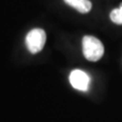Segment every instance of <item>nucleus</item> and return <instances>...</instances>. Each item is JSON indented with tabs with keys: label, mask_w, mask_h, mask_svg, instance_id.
<instances>
[{
	"label": "nucleus",
	"mask_w": 122,
	"mask_h": 122,
	"mask_svg": "<svg viewBox=\"0 0 122 122\" xmlns=\"http://www.w3.org/2000/svg\"><path fill=\"white\" fill-rule=\"evenodd\" d=\"M82 53L86 59L96 62L104 55V46L96 37L85 36L82 38Z\"/></svg>",
	"instance_id": "f257e3e1"
},
{
	"label": "nucleus",
	"mask_w": 122,
	"mask_h": 122,
	"mask_svg": "<svg viewBox=\"0 0 122 122\" xmlns=\"http://www.w3.org/2000/svg\"><path fill=\"white\" fill-rule=\"evenodd\" d=\"M46 33L42 29H33L25 37V44L28 50L32 54H37L44 48L46 44Z\"/></svg>",
	"instance_id": "f03ea898"
},
{
	"label": "nucleus",
	"mask_w": 122,
	"mask_h": 122,
	"mask_svg": "<svg viewBox=\"0 0 122 122\" xmlns=\"http://www.w3.org/2000/svg\"><path fill=\"white\" fill-rule=\"evenodd\" d=\"M69 81L72 87L77 91L86 92L90 86V76L86 72L81 69H74L69 74Z\"/></svg>",
	"instance_id": "7ed1b4c3"
},
{
	"label": "nucleus",
	"mask_w": 122,
	"mask_h": 122,
	"mask_svg": "<svg viewBox=\"0 0 122 122\" xmlns=\"http://www.w3.org/2000/svg\"><path fill=\"white\" fill-rule=\"evenodd\" d=\"M64 2L81 13H87L92 9V2L90 0H64Z\"/></svg>",
	"instance_id": "20e7f679"
},
{
	"label": "nucleus",
	"mask_w": 122,
	"mask_h": 122,
	"mask_svg": "<svg viewBox=\"0 0 122 122\" xmlns=\"http://www.w3.org/2000/svg\"><path fill=\"white\" fill-rule=\"evenodd\" d=\"M110 20L116 25H122V3L110 12Z\"/></svg>",
	"instance_id": "39448f33"
}]
</instances>
